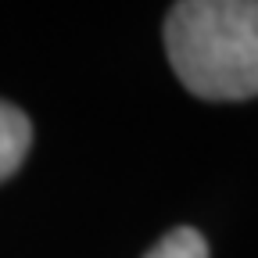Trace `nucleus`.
<instances>
[{
    "label": "nucleus",
    "mask_w": 258,
    "mask_h": 258,
    "mask_svg": "<svg viewBox=\"0 0 258 258\" xmlns=\"http://www.w3.org/2000/svg\"><path fill=\"white\" fill-rule=\"evenodd\" d=\"M144 258H208V244L194 226H176V230L165 233Z\"/></svg>",
    "instance_id": "obj_3"
},
{
    "label": "nucleus",
    "mask_w": 258,
    "mask_h": 258,
    "mask_svg": "<svg viewBox=\"0 0 258 258\" xmlns=\"http://www.w3.org/2000/svg\"><path fill=\"white\" fill-rule=\"evenodd\" d=\"M29 144H32V125L25 111L0 101V183L18 172V165L29 154Z\"/></svg>",
    "instance_id": "obj_2"
},
{
    "label": "nucleus",
    "mask_w": 258,
    "mask_h": 258,
    "mask_svg": "<svg viewBox=\"0 0 258 258\" xmlns=\"http://www.w3.org/2000/svg\"><path fill=\"white\" fill-rule=\"evenodd\" d=\"M165 54L201 101L258 97V0H183L165 18Z\"/></svg>",
    "instance_id": "obj_1"
}]
</instances>
